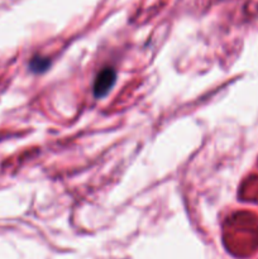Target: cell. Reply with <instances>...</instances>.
Masks as SVG:
<instances>
[{
    "label": "cell",
    "mask_w": 258,
    "mask_h": 259,
    "mask_svg": "<svg viewBox=\"0 0 258 259\" xmlns=\"http://www.w3.org/2000/svg\"><path fill=\"white\" fill-rule=\"evenodd\" d=\"M116 80V72L110 67H105L98 73L94 82V95L96 99H101L109 94Z\"/></svg>",
    "instance_id": "cell-1"
},
{
    "label": "cell",
    "mask_w": 258,
    "mask_h": 259,
    "mask_svg": "<svg viewBox=\"0 0 258 259\" xmlns=\"http://www.w3.org/2000/svg\"><path fill=\"white\" fill-rule=\"evenodd\" d=\"M51 60L43 56H35L30 60L29 70L34 73H43L50 68Z\"/></svg>",
    "instance_id": "cell-2"
}]
</instances>
